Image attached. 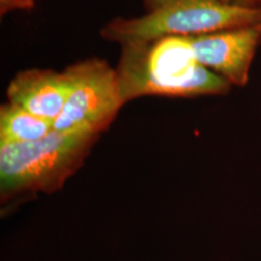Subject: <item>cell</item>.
<instances>
[{
	"instance_id": "cell-2",
	"label": "cell",
	"mask_w": 261,
	"mask_h": 261,
	"mask_svg": "<svg viewBox=\"0 0 261 261\" xmlns=\"http://www.w3.org/2000/svg\"><path fill=\"white\" fill-rule=\"evenodd\" d=\"M99 136L87 130H52L34 142L0 144L2 201L57 191L81 167Z\"/></svg>"
},
{
	"instance_id": "cell-3",
	"label": "cell",
	"mask_w": 261,
	"mask_h": 261,
	"mask_svg": "<svg viewBox=\"0 0 261 261\" xmlns=\"http://www.w3.org/2000/svg\"><path fill=\"white\" fill-rule=\"evenodd\" d=\"M244 27H261V4L248 5L233 0H175L139 17L114 18L100 29V35L108 41L122 44Z\"/></svg>"
},
{
	"instance_id": "cell-7",
	"label": "cell",
	"mask_w": 261,
	"mask_h": 261,
	"mask_svg": "<svg viewBox=\"0 0 261 261\" xmlns=\"http://www.w3.org/2000/svg\"><path fill=\"white\" fill-rule=\"evenodd\" d=\"M54 130V121L6 102L0 107V144H18L41 139Z\"/></svg>"
},
{
	"instance_id": "cell-8",
	"label": "cell",
	"mask_w": 261,
	"mask_h": 261,
	"mask_svg": "<svg viewBox=\"0 0 261 261\" xmlns=\"http://www.w3.org/2000/svg\"><path fill=\"white\" fill-rule=\"evenodd\" d=\"M35 6V0H0V14L5 15L18 10H32Z\"/></svg>"
},
{
	"instance_id": "cell-6",
	"label": "cell",
	"mask_w": 261,
	"mask_h": 261,
	"mask_svg": "<svg viewBox=\"0 0 261 261\" xmlns=\"http://www.w3.org/2000/svg\"><path fill=\"white\" fill-rule=\"evenodd\" d=\"M70 77L65 70L31 68L19 71L6 89L8 102L55 121L70 92Z\"/></svg>"
},
{
	"instance_id": "cell-9",
	"label": "cell",
	"mask_w": 261,
	"mask_h": 261,
	"mask_svg": "<svg viewBox=\"0 0 261 261\" xmlns=\"http://www.w3.org/2000/svg\"><path fill=\"white\" fill-rule=\"evenodd\" d=\"M172 2H175V0H143V3H144V5L146 6V9H148V11H151V10L161 8V6L167 5ZM233 2L242 3V4H247L246 0H233ZM248 5H249V4H248Z\"/></svg>"
},
{
	"instance_id": "cell-1",
	"label": "cell",
	"mask_w": 261,
	"mask_h": 261,
	"mask_svg": "<svg viewBox=\"0 0 261 261\" xmlns=\"http://www.w3.org/2000/svg\"><path fill=\"white\" fill-rule=\"evenodd\" d=\"M116 71L123 103L139 97L223 96L232 85L198 63L188 37L122 42Z\"/></svg>"
},
{
	"instance_id": "cell-4",
	"label": "cell",
	"mask_w": 261,
	"mask_h": 261,
	"mask_svg": "<svg viewBox=\"0 0 261 261\" xmlns=\"http://www.w3.org/2000/svg\"><path fill=\"white\" fill-rule=\"evenodd\" d=\"M64 70L70 77V92L54 121V130L102 135L125 106L116 68L102 58L90 57Z\"/></svg>"
},
{
	"instance_id": "cell-10",
	"label": "cell",
	"mask_w": 261,
	"mask_h": 261,
	"mask_svg": "<svg viewBox=\"0 0 261 261\" xmlns=\"http://www.w3.org/2000/svg\"><path fill=\"white\" fill-rule=\"evenodd\" d=\"M250 4H261V0H248Z\"/></svg>"
},
{
	"instance_id": "cell-5",
	"label": "cell",
	"mask_w": 261,
	"mask_h": 261,
	"mask_svg": "<svg viewBox=\"0 0 261 261\" xmlns=\"http://www.w3.org/2000/svg\"><path fill=\"white\" fill-rule=\"evenodd\" d=\"M196 60L227 80L246 86L256 51L261 47V27L227 29L188 37Z\"/></svg>"
}]
</instances>
